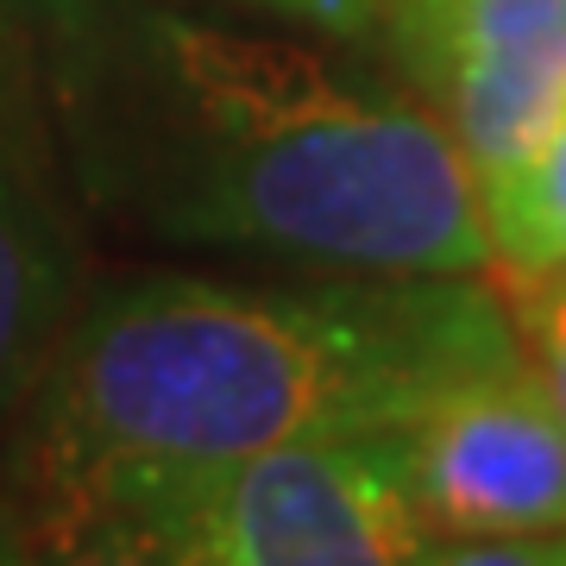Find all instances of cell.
<instances>
[{"mask_svg":"<svg viewBox=\"0 0 566 566\" xmlns=\"http://www.w3.org/2000/svg\"><path fill=\"white\" fill-rule=\"evenodd\" d=\"M485 221L491 264L504 277L566 264V114L497 189H485Z\"/></svg>","mask_w":566,"mask_h":566,"instance_id":"cell-7","label":"cell"},{"mask_svg":"<svg viewBox=\"0 0 566 566\" xmlns=\"http://www.w3.org/2000/svg\"><path fill=\"white\" fill-rule=\"evenodd\" d=\"M25 554H39L32 528H25V516L13 504H0V560H25Z\"/></svg>","mask_w":566,"mask_h":566,"instance_id":"cell-10","label":"cell"},{"mask_svg":"<svg viewBox=\"0 0 566 566\" xmlns=\"http://www.w3.org/2000/svg\"><path fill=\"white\" fill-rule=\"evenodd\" d=\"M504 308H510L516 340H523L528 371L542 378V390L554 397V409L566 422V264L504 277Z\"/></svg>","mask_w":566,"mask_h":566,"instance_id":"cell-8","label":"cell"},{"mask_svg":"<svg viewBox=\"0 0 566 566\" xmlns=\"http://www.w3.org/2000/svg\"><path fill=\"white\" fill-rule=\"evenodd\" d=\"M82 214L182 252L491 271L485 182L422 95L164 0H32Z\"/></svg>","mask_w":566,"mask_h":566,"instance_id":"cell-1","label":"cell"},{"mask_svg":"<svg viewBox=\"0 0 566 566\" xmlns=\"http://www.w3.org/2000/svg\"><path fill=\"white\" fill-rule=\"evenodd\" d=\"M403 465L428 523V560L465 542L566 535V422L523 340L453 371L403 428ZM566 566V560H560Z\"/></svg>","mask_w":566,"mask_h":566,"instance_id":"cell-4","label":"cell"},{"mask_svg":"<svg viewBox=\"0 0 566 566\" xmlns=\"http://www.w3.org/2000/svg\"><path fill=\"white\" fill-rule=\"evenodd\" d=\"M82 290V196L44 88L39 13L32 0H0V434L20 416Z\"/></svg>","mask_w":566,"mask_h":566,"instance_id":"cell-5","label":"cell"},{"mask_svg":"<svg viewBox=\"0 0 566 566\" xmlns=\"http://www.w3.org/2000/svg\"><path fill=\"white\" fill-rule=\"evenodd\" d=\"M510 346L504 296L472 277H107L7 422V504L39 554L70 560L133 491L277 441L397 434L453 371Z\"/></svg>","mask_w":566,"mask_h":566,"instance_id":"cell-2","label":"cell"},{"mask_svg":"<svg viewBox=\"0 0 566 566\" xmlns=\"http://www.w3.org/2000/svg\"><path fill=\"white\" fill-rule=\"evenodd\" d=\"M259 13H283V20L322 25V32H371L378 25V0H240Z\"/></svg>","mask_w":566,"mask_h":566,"instance_id":"cell-9","label":"cell"},{"mask_svg":"<svg viewBox=\"0 0 566 566\" xmlns=\"http://www.w3.org/2000/svg\"><path fill=\"white\" fill-rule=\"evenodd\" d=\"M560 560H566V535H560Z\"/></svg>","mask_w":566,"mask_h":566,"instance_id":"cell-11","label":"cell"},{"mask_svg":"<svg viewBox=\"0 0 566 566\" xmlns=\"http://www.w3.org/2000/svg\"><path fill=\"white\" fill-rule=\"evenodd\" d=\"M378 20L485 189L566 114V0H378Z\"/></svg>","mask_w":566,"mask_h":566,"instance_id":"cell-6","label":"cell"},{"mask_svg":"<svg viewBox=\"0 0 566 566\" xmlns=\"http://www.w3.org/2000/svg\"><path fill=\"white\" fill-rule=\"evenodd\" d=\"M70 560L158 566H397L428 560V523L397 434H315L120 497Z\"/></svg>","mask_w":566,"mask_h":566,"instance_id":"cell-3","label":"cell"}]
</instances>
